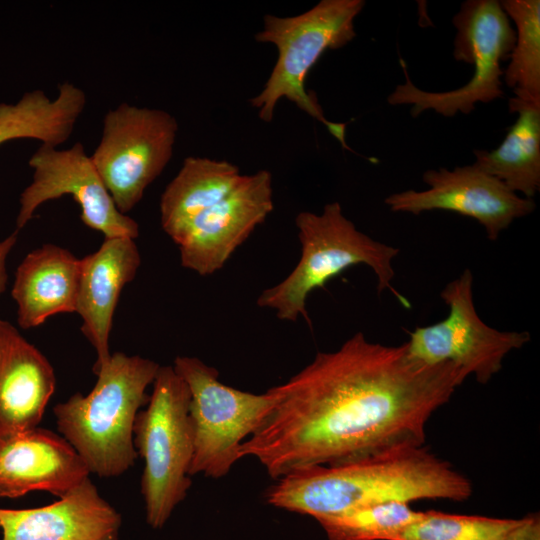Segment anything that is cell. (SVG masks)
I'll return each instance as SVG.
<instances>
[{
  "label": "cell",
  "mask_w": 540,
  "mask_h": 540,
  "mask_svg": "<svg viewBox=\"0 0 540 540\" xmlns=\"http://www.w3.org/2000/svg\"><path fill=\"white\" fill-rule=\"evenodd\" d=\"M466 377L453 363L414 358L406 342L386 346L357 332L270 388L274 401L241 444L240 457L256 458L278 480L423 446L427 421Z\"/></svg>",
  "instance_id": "1"
},
{
  "label": "cell",
  "mask_w": 540,
  "mask_h": 540,
  "mask_svg": "<svg viewBox=\"0 0 540 540\" xmlns=\"http://www.w3.org/2000/svg\"><path fill=\"white\" fill-rule=\"evenodd\" d=\"M276 481L265 496L270 505L316 520L389 501H464L472 495L470 481L424 445L341 465L313 466Z\"/></svg>",
  "instance_id": "2"
},
{
  "label": "cell",
  "mask_w": 540,
  "mask_h": 540,
  "mask_svg": "<svg viewBox=\"0 0 540 540\" xmlns=\"http://www.w3.org/2000/svg\"><path fill=\"white\" fill-rule=\"evenodd\" d=\"M160 365L137 355L115 352L95 372L97 381L87 394L75 393L55 405L58 431L76 450L90 473L117 477L134 465V423L146 405L147 387Z\"/></svg>",
  "instance_id": "3"
},
{
  "label": "cell",
  "mask_w": 540,
  "mask_h": 540,
  "mask_svg": "<svg viewBox=\"0 0 540 540\" xmlns=\"http://www.w3.org/2000/svg\"><path fill=\"white\" fill-rule=\"evenodd\" d=\"M295 224L301 257L287 277L261 292L258 306L274 310L280 320L296 321L302 316L309 321L308 295L349 267L365 264L377 277L379 294L389 290L402 306L411 307L392 285L395 276L392 261L399 249L359 231L343 214L338 202L327 203L319 214L300 212Z\"/></svg>",
  "instance_id": "4"
},
{
  "label": "cell",
  "mask_w": 540,
  "mask_h": 540,
  "mask_svg": "<svg viewBox=\"0 0 540 540\" xmlns=\"http://www.w3.org/2000/svg\"><path fill=\"white\" fill-rule=\"evenodd\" d=\"M364 6V0H321L293 17L264 16L255 40L273 44L278 56L263 89L249 100L261 120L271 122L277 103L286 98L324 124L348 149L345 125L325 118L317 98L306 91L305 79L324 52L342 48L355 38L354 21Z\"/></svg>",
  "instance_id": "5"
},
{
  "label": "cell",
  "mask_w": 540,
  "mask_h": 540,
  "mask_svg": "<svg viewBox=\"0 0 540 540\" xmlns=\"http://www.w3.org/2000/svg\"><path fill=\"white\" fill-rule=\"evenodd\" d=\"M147 407L137 413L133 433L144 460L141 494L146 521L162 528L191 487L194 436L189 415L190 392L173 366H160Z\"/></svg>",
  "instance_id": "6"
},
{
  "label": "cell",
  "mask_w": 540,
  "mask_h": 540,
  "mask_svg": "<svg viewBox=\"0 0 540 540\" xmlns=\"http://www.w3.org/2000/svg\"><path fill=\"white\" fill-rule=\"evenodd\" d=\"M452 23L456 29L453 57L473 65V75L463 86L446 92H429L416 87L400 60L405 83L387 97L391 105H410L411 115L433 110L444 117L471 113L478 103H490L503 96L504 70L516 41V31L497 0H468L461 4Z\"/></svg>",
  "instance_id": "7"
},
{
  "label": "cell",
  "mask_w": 540,
  "mask_h": 540,
  "mask_svg": "<svg viewBox=\"0 0 540 540\" xmlns=\"http://www.w3.org/2000/svg\"><path fill=\"white\" fill-rule=\"evenodd\" d=\"M190 392L194 436L190 476H226L241 459L240 446L269 411L274 394L242 391L220 382L216 368L196 357L178 356L173 365Z\"/></svg>",
  "instance_id": "8"
},
{
  "label": "cell",
  "mask_w": 540,
  "mask_h": 540,
  "mask_svg": "<svg viewBox=\"0 0 540 540\" xmlns=\"http://www.w3.org/2000/svg\"><path fill=\"white\" fill-rule=\"evenodd\" d=\"M177 131L175 117L161 109L122 103L106 113L91 159L121 213L132 210L165 169Z\"/></svg>",
  "instance_id": "9"
},
{
  "label": "cell",
  "mask_w": 540,
  "mask_h": 540,
  "mask_svg": "<svg viewBox=\"0 0 540 540\" xmlns=\"http://www.w3.org/2000/svg\"><path fill=\"white\" fill-rule=\"evenodd\" d=\"M449 308L442 321L409 332V353L427 364L450 362L480 384L488 383L502 368L505 356L530 341L527 331H499L484 323L473 300L469 269L449 282L440 293Z\"/></svg>",
  "instance_id": "10"
},
{
  "label": "cell",
  "mask_w": 540,
  "mask_h": 540,
  "mask_svg": "<svg viewBox=\"0 0 540 540\" xmlns=\"http://www.w3.org/2000/svg\"><path fill=\"white\" fill-rule=\"evenodd\" d=\"M28 164L33 176L20 194L17 230L31 220L43 203L72 195L81 208L82 222L89 228L103 233L105 238L138 237V224L117 209L81 143L68 149L41 144Z\"/></svg>",
  "instance_id": "11"
},
{
  "label": "cell",
  "mask_w": 540,
  "mask_h": 540,
  "mask_svg": "<svg viewBox=\"0 0 540 540\" xmlns=\"http://www.w3.org/2000/svg\"><path fill=\"white\" fill-rule=\"evenodd\" d=\"M428 189L406 190L389 195L384 203L392 212L419 215L431 210H445L478 221L487 238L495 241L517 218L535 210L533 199L519 196L503 182L474 164L452 170H427L422 175Z\"/></svg>",
  "instance_id": "12"
},
{
  "label": "cell",
  "mask_w": 540,
  "mask_h": 540,
  "mask_svg": "<svg viewBox=\"0 0 540 540\" xmlns=\"http://www.w3.org/2000/svg\"><path fill=\"white\" fill-rule=\"evenodd\" d=\"M273 210L272 175H243L236 188L204 210L172 238L181 265L201 276L220 270L235 250Z\"/></svg>",
  "instance_id": "13"
},
{
  "label": "cell",
  "mask_w": 540,
  "mask_h": 540,
  "mask_svg": "<svg viewBox=\"0 0 540 540\" xmlns=\"http://www.w3.org/2000/svg\"><path fill=\"white\" fill-rule=\"evenodd\" d=\"M89 474L71 444L48 429L35 427L0 439V497L46 491L61 498Z\"/></svg>",
  "instance_id": "14"
},
{
  "label": "cell",
  "mask_w": 540,
  "mask_h": 540,
  "mask_svg": "<svg viewBox=\"0 0 540 540\" xmlns=\"http://www.w3.org/2000/svg\"><path fill=\"white\" fill-rule=\"evenodd\" d=\"M121 522L89 477L52 504L0 508L1 540H119Z\"/></svg>",
  "instance_id": "15"
},
{
  "label": "cell",
  "mask_w": 540,
  "mask_h": 540,
  "mask_svg": "<svg viewBox=\"0 0 540 540\" xmlns=\"http://www.w3.org/2000/svg\"><path fill=\"white\" fill-rule=\"evenodd\" d=\"M141 255L130 237L105 238L100 248L81 259L76 313L81 331L94 347L95 373L111 357L109 337L120 294L140 267Z\"/></svg>",
  "instance_id": "16"
},
{
  "label": "cell",
  "mask_w": 540,
  "mask_h": 540,
  "mask_svg": "<svg viewBox=\"0 0 540 540\" xmlns=\"http://www.w3.org/2000/svg\"><path fill=\"white\" fill-rule=\"evenodd\" d=\"M55 386L47 358L0 319V439L38 427Z\"/></svg>",
  "instance_id": "17"
},
{
  "label": "cell",
  "mask_w": 540,
  "mask_h": 540,
  "mask_svg": "<svg viewBox=\"0 0 540 540\" xmlns=\"http://www.w3.org/2000/svg\"><path fill=\"white\" fill-rule=\"evenodd\" d=\"M80 273L81 259L65 248L45 244L29 252L11 291L19 326L33 328L56 314L75 312Z\"/></svg>",
  "instance_id": "18"
},
{
  "label": "cell",
  "mask_w": 540,
  "mask_h": 540,
  "mask_svg": "<svg viewBox=\"0 0 540 540\" xmlns=\"http://www.w3.org/2000/svg\"><path fill=\"white\" fill-rule=\"evenodd\" d=\"M508 105L517 114L515 123L497 148L474 150L473 164L533 199L540 189V102L513 96Z\"/></svg>",
  "instance_id": "19"
},
{
  "label": "cell",
  "mask_w": 540,
  "mask_h": 540,
  "mask_svg": "<svg viewBox=\"0 0 540 540\" xmlns=\"http://www.w3.org/2000/svg\"><path fill=\"white\" fill-rule=\"evenodd\" d=\"M85 92L65 82L49 98L42 90L25 92L15 103H0V145L29 138L58 147L68 140L85 109Z\"/></svg>",
  "instance_id": "20"
},
{
  "label": "cell",
  "mask_w": 540,
  "mask_h": 540,
  "mask_svg": "<svg viewBox=\"0 0 540 540\" xmlns=\"http://www.w3.org/2000/svg\"><path fill=\"white\" fill-rule=\"evenodd\" d=\"M239 168L224 160L189 156L160 200L161 225L172 239L195 216L232 192L242 180Z\"/></svg>",
  "instance_id": "21"
},
{
  "label": "cell",
  "mask_w": 540,
  "mask_h": 540,
  "mask_svg": "<svg viewBox=\"0 0 540 540\" xmlns=\"http://www.w3.org/2000/svg\"><path fill=\"white\" fill-rule=\"evenodd\" d=\"M397 540H540L538 514L520 519L423 512Z\"/></svg>",
  "instance_id": "22"
},
{
  "label": "cell",
  "mask_w": 540,
  "mask_h": 540,
  "mask_svg": "<svg viewBox=\"0 0 540 540\" xmlns=\"http://www.w3.org/2000/svg\"><path fill=\"white\" fill-rule=\"evenodd\" d=\"M500 5L516 27L503 83L515 97L540 102V1L503 0Z\"/></svg>",
  "instance_id": "23"
},
{
  "label": "cell",
  "mask_w": 540,
  "mask_h": 540,
  "mask_svg": "<svg viewBox=\"0 0 540 540\" xmlns=\"http://www.w3.org/2000/svg\"><path fill=\"white\" fill-rule=\"evenodd\" d=\"M422 514L407 502L389 501L357 507L317 521L329 540H397Z\"/></svg>",
  "instance_id": "24"
},
{
  "label": "cell",
  "mask_w": 540,
  "mask_h": 540,
  "mask_svg": "<svg viewBox=\"0 0 540 540\" xmlns=\"http://www.w3.org/2000/svg\"><path fill=\"white\" fill-rule=\"evenodd\" d=\"M17 241V231L13 232L9 236H7L5 239L0 241V295L3 293V291L6 288L7 284V258L15 246Z\"/></svg>",
  "instance_id": "25"
}]
</instances>
